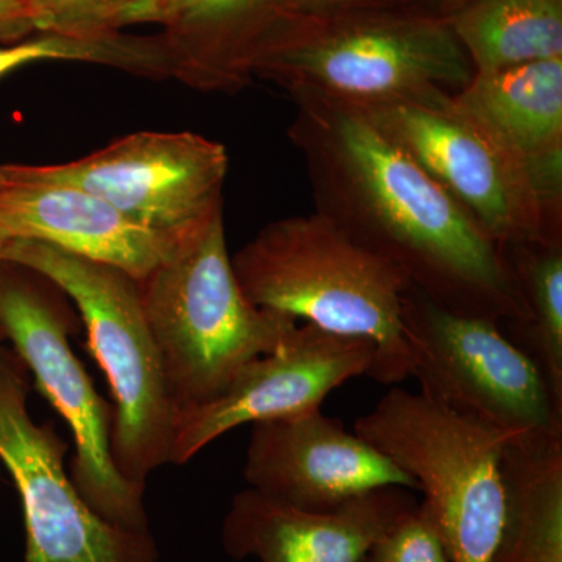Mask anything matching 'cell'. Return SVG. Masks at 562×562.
Wrapping results in <instances>:
<instances>
[{
	"label": "cell",
	"mask_w": 562,
	"mask_h": 562,
	"mask_svg": "<svg viewBox=\"0 0 562 562\" xmlns=\"http://www.w3.org/2000/svg\"><path fill=\"white\" fill-rule=\"evenodd\" d=\"M291 99L297 116L290 136L305 158L316 211L436 305L522 324V295L502 247L438 181L349 103Z\"/></svg>",
	"instance_id": "cell-1"
},
{
	"label": "cell",
	"mask_w": 562,
	"mask_h": 562,
	"mask_svg": "<svg viewBox=\"0 0 562 562\" xmlns=\"http://www.w3.org/2000/svg\"><path fill=\"white\" fill-rule=\"evenodd\" d=\"M503 517L490 562H562V432H519L501 454Z\"/></svg>",
	"instance_id": "cell-18"
},
{
	"label": "cell",
	"mask_w": 562,
	"mask_h": 562,
	"mask_svg": "<svg viewBox=\"0 0 562 562\" xmlns=\"http://www.w3.org/2000/svg\"><path fill=\"white\" fill-rule=\"evenodd\" d=\"M7 239L3 238V236H0V249H2L3 246H5Z\"/></svg>",
	"instance_id": "cell-27"
},
{
	"label": "cell",
	"mask_w": 562,
	"mask_h": 562,
	"mask_svg": "<svg viewBox=\"0 0 562 562\" xmlns=\"http://www.w3.org/2000/svg\"><path fill=\"white\" fill-rule=\"evenodd\" d=\"M361 562H450L435 522L425 506L401 519L372 542Z\"/></svg>",
	"instance_id": "cell-23"
},
{
	"label": "cell",
	"mask_w": 562,
	"mask_h": 562,
	"mask_svg": "<svg viewBox=\"0 0 562 562\" xmlns=\"http://www.w3.org/2000/svg\"><path fill=\"white\" fill-rule=\"evenodd\" d=\"M232 265L244 294L260 308L371 341L369 379L386 386L412 379L402 317L412 284L330 217L314 211L271 222L232 255Z\"/></svg>",
	"instance_id": "cell-2"
},
{
	"label": "cell",
	"mask_w": 562,
	"mask_h": 562,
	"mask_svg": "<svg viewBox=\"0 0 562 562\" xmlns=\"http://www.w3.org/2000/svg\"><path fill=\"white\" fill-rule=\"evenodd\" d=\"M349 105L438 181L497 246L561 244V216L543 203L524 166L458 109L452 92Z\"/></svg>",
	"instance_id": "cell-8"
},
{
	"label": "cell",
	"mask_w": 562,
	"mask_h": 562,
	"mask_svg": "<svg viewBox=\"0 0 562 562\" xmlns=\"http://www.w3.org/2000/svg\"><path fill=\"white\" fill-rule=\"evenodd\" d=\"M453 101L524 166L561 216L562 58L475 74Z\"/></svg>",
	"instance_id": "cell-17"
},
{
	"label": "cell",
	"mask_w": 562,
	"mask_h": 562,
	"mask_svg": "<svg viewBox=\"0 0 562 562\" xmlns=\"http://www.w3.org/2000/svg\"><path fill=\"white\" fill-rule=\"evenodd\" d=\"M446 21L475 74L562 58V0H473Z\"/></svg>",
	"instance_id": "cell-19"
},
{
	"label": "cell",
	"mask_w": 562,
	"mask_h": 562,
	"mask_svg": "<svg viewBox=\"0 0 562 562\" xmlns=\"http://www.w3.org/2000/svg\"><path fill=\"white\" fill-rule=\"evenodd\" d=\"M68 301L41 273L0 260V331L69 427L76 446L70 480L103 519L127 530L147 531L146 486L128 482L114 465L113 408L95 391L70 347L80 317Z\"/></svg>",
	"instance_id": "cell-7"
},
{
	"label": "cell",
	"mask_w": 562,
	"mask_h": 562,
	"mask_svg": "<svg viewBox=\"0 0 562 562\" xmlns=\"http://www.w3.org/2000/svg\"><path fill=\"white\" fill-rule=\"evenodd\" d=\"M527 317L506 333L541 369L562 402V244L502 247Z\"/></svg>",
	"instance_id": "cell-20"
},
{
	"label": "cell",
	"mask_w": 562,
	"mask_h": 562,
	"mask_svg": "<svg viewBox=\"0 0 562 562\" xmlns=\"http://www.w3.org/2000/svg\"><path fill=\"white\" fill-rule=\"evenodd\" d=\"M472 2L473 0H408V5L422 11V13L447 20L458 10L464 9L465 5Z\"/></svg>",
	"instance_id": "cell-26"
},
{
	"label": "cell",
	"mask_w": 562,
	"mask_h": 562,
	"mask_svg": "<svg viewBox=\"0 0 562 562\" xmlns=\"http://www.w3.org/2000/svg\"><path fill=\"white\" fill-rule=\"evenodd\" d=\"M353 432L416 480L450 562H490L501 535V454L509 432L402 387L358 417Z\"/></svg>",
	"instance_id": "cell-6"
},
{
	"label": "cell",
	"mask_w": 562,
	"mask_h": 562,
	"mask_svg": "<svg viewBox=\"0 0 562 562\" xmlns=\"http://www.w3.org/2000/svg\"><path fill=\"white\" fill-rule=\"evenodd\" d=\"M0 236L44 243L136 281L168 260L180 239L136 224L98 195L47 179L32 165L0 166Z\"/></svg>",
	"instance_id": "cell-14"
},
{
	"label": "cell",
	"mask_w": 562,
	"mask_h": 562,
	"mask_svg": "<svg viewBox=\"0 0 562 562\" xmlns=\"http://www.w3.org/2000/svg\"><path fill=\"white\" fill-rule=\"evenodd\" d=\"M408 5V0H291L292 14L331 13L366 7Z\"/></svg>",
	"instance_id": "cell-25"
},
{
	"label": "cell",
	"mask_w": 562,
	"mask_h": 562,
	"mask_svg": "<svg viewBox=\"0 0 562 562\" xmlns=\"http://www.w3.org/2000/svg\"><path fill=\"white\" fill-rule=\"evenodd\" d=\"M136 284L177 416L216 397L244 366L280 349L301 324L244 294L222 213L180 236L171 257Z\"/></svg>",
	"instance_id": "cell-4"
},
{
	"label": "cell",
	"mask_w": 562,
	"mask_h": 562,
	"mask_svg": "<svg viewBox=\"0 0 562 562\" xmlns=\"http://www.w3.org/2000/svg\"><path fill=\"white\" fill-rule=\"evenodd\" d=\"M27 369L0 349V461L20 492L24 562H158L150 531L99 516L65 471L68 443L29 412Z\"/></svg>",
	"instance_id": "cell-10"
},
{
	"label": "cell",
	"mask_w": 562,
	"mask_h": 562,
	"mask_svg": "<svg viewBox=\"0 0 562 562\" xmlns=\"http://www.w3.org/2000/svg\"><path fill=\"white\" fill-rule=\"evenodd\" d=\"M0 260L24 266L57 284L79 312L88 347L114 398L111 457L128 482L171 464L177 408L162 371L138 284L127 273L31 239H10Z\"/></svg>",
	"instance_id": "cell-5"
},
{
	"label": "cell",
	"mask_w": 562,
	"mask_h": 562,
	"mask_svg": "<svg viewBox=\"0 0 562 562\" xmlns=\"http://www.w3.org/2000/svg\"><path fill=\"white\" fill-rule=\"evenodd\" d=\"M136 0H27L33 32L99 36L120 31L122 14Z\"/></svg>",
	"instance_id": "cell-22"
},
{
	"label": "cell",
	"mask_w": 562,
	"mask_h": 562,
	"mask_svg": "<svg viewBox=\"0 0 562 562\" xmlns=\"http://www.w3.org/2000/svg\"><path fill=\"white\" fill-rule=\"evenodd\" d=\"M144 227L181 236L222 213L228 154L191 132H139L65 165L36 166Z\"/></svg>",
	"instance_id": "cell-11"
},
{
	"label": "cell",
	"mask_w": 562,
	"mask_h": 562,
	"mask_svg": "<svg viewBox=\"0 0 562 562\" xmlns=\"http://www.w3.org/2000/svg\"><path fill=\"white\" fill-rule=\"evenodd\" d=\"M291 14V0H136L120 31L158 25L173 79L195 90L236 92L254 80L258 52Z\"/></svg>",
	"instance_id": "cell-16"
},
{
	"label": "cell",
	"mask_w": 562,
	"mask_h": 562,
	"mask_svg": "<svg viewBox=\"0 0 562 562\" xmlns=\"http://www.w3.org/2000/svg\"><path fill=\"white\" fill-rule=\"evenodd\" d=\"M375 347L299 324L280 349L255 358L211 401L179 413L171 464H187L206 446L241 425L321 408L327 395L368 375Z\"/></svg>",
	"instance_id": "cell-12"
},
{
	"label": "cell",
	"mask_w": 562,
	"mask_h": 562,
	"mask_svg": "<svg viewBox=\"0 0 562 562\" xmlns=\"http://www.w3.org/2000/svg\"><path fill=\"white\" fill-rule=\"evenodd\" d=\"M32 33L27 0H0V41L16 43Z\"/></svg>",
	"instance_id": "cell-24"
},
{
	"label": "cell",
	"mask_w": 562,
	"mask_h": 562,
	"mask_svg": "<svg viewBox=\"0 0 562 562\" xmlns=\"http://www.w3.org/2000/svg\"><path fill=\"white\" fill-rule=\"evenodd\" d=\"M243 473L262 497L306 513L331 512L379 487L419 491L416 480L321 408L251 424Z\"/></svg>",
	"instance_id": "cell-13"
},
{
	"label": "cell",
	"mask_w": 562,
	"mask_h": 562,
	"mask_svg": "<svg viewBox=\"0 0 562 562\" xmlns=\"http://www.w3.org/2000/svg\"><path fill=\"white\" fill-rule=\"evenodd\" d=\"M43 61L91 63L151 77L160 69L161 54L154 36L122 32L99 36L38 33V36L0 46V77Z\"/></svg>",
	"instance_id": "cell-21"
},
{
	"label": "cell",
	"mask_w": 562,
	"mask_h": 562,
	"mask_svg": "<svg viewBox=\"0 0 562 562\" xmlns=\"http://www.w3.org/2000/svg\"><path fill=\"white\" fill-rule=\"evenodd\" d=\"M416 506L409 490L387 486L331 512L306 513L247 487L233 497L222 525V546L238 561L361 562L372 542Z\"/></svg>",
	"instance_id": "cell-15"
},
{
	"label": "cell",
	"mask_w": 562,
	"mask_h": 562,
	"mask_svg": "<svg viewBox=\"0 0 562 562\" xmlns=\"http://www.w3.org/2000/svg\"><path fill=\"white\" fill-rule=\"evenodd\" d=\"M402 317L425 397L509 435L562 432V402L501 324L449 312L413 286Z\"/></svg>",
	"instance_id": "cell-9"
},
{
	"label": "cell",
	"mask_w": 562,
	"mask_h": 562,
	"mask_svg": "<svg viewBox=\"0 0 562 562\" xmlns=\"http://www.w3.org/2000/svg\"><path fill=\"white\" fill-rule=\"evenodd\" d=\"M251 74L290 95L368 103L454 94L475 69L449 22L403 3L291 14L262 44Z\"/></svg>",
	"instance_id": "cell-3"
},
{
	"label": "cell",
	"mask_w": 562,
	"mask_h": 562,
	"mask_svg": "<svg viewBox=\"0 0 562 562\" xmlns=\"http://www.w3.org/2000/svg\"><path fill=\"white\" fill-rule=\"evenodd\" d=\"M0 338H3L2 331H0Z\"/></svg>",
	"instance_id": "cell-28"
}]
</instances>
